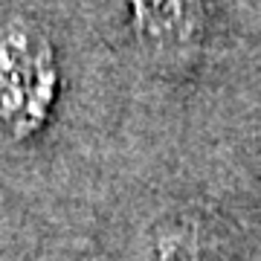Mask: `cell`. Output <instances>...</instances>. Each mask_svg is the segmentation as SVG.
I'll list each match as a JSON object with an SVG mask.
<instances>
[{
    "mask_svg": "<svg viewBox=\"0 0 261 261\" xmlns=\"http://www.w3.org/2000/svg\"><path fill=\"white\" fill-rule=\"evenodd\" d=\"M142 35L157 44H177L192 32L195 0H137Z\"/></svg>",
    "mask_w": 261,
    "mask_h": 261,
    "instance_id": "obj_1",
    "label": "cell"
}]
</instances>
